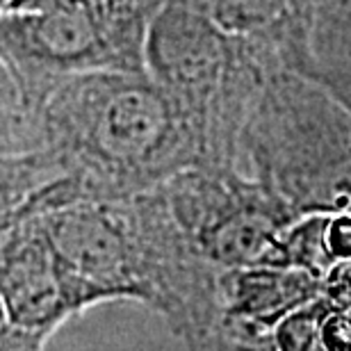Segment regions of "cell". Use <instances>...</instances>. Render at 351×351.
<instances>
[{"instance_id":"obj_16","label":"cell","mask_w":351,"mask_h":351,"mask_svg":"<svg viewBox=\"0 0 351 351\" xmlns=\"http://www.w3.org/2000/svg\"><path fill=\"white\" fill-rule=\"evenodd\" d=\"M0 66H5V64H3V62H0Z\"/></svg>"},{"instance_id":"obj_8","label":"cell","mask_w":351,"mask_h":351,"mask_svg":"<svg viewBox=\"0 0 351 351\" xmlns=\"http://www.w3.org/2000/svg\"><path fill=\"white\" fill-rule=\"evenodd\" d=\"M319 294L297 311L287 313L274 328V347L276 351H324L319 338Z\"/></svg>"},{"instance_id":"obj_15","label":"cell","mask_w":351,"mask_h":351,"mask_svg":"<svg viewBox=\"0 0 351 351\" xmlns=\"http://www.w3.org/2000/svg\"><path fill=\"white\" fill-rule=\"evenodd\" d=\"M7 322V317H5V308H3V304H0V326H3Z\"/></svg>"},{"instance_id":"obj_5","label":"cell","mask_w":351,"mask_h":351,"mask_svg":"<svg viewBox=\"0 0 351 351\" xmlns=\"http://www.w3.org/2000/svg\"><path fill=\"white\" fill-rule=\"evenodd\" d=\"M160 0L123 10H12L0 16V62L41 75L146 73L144 44Z\"/></svg>"},{"instance_id":"obj_6","label":"cell","mask_w":351,"mask_h":351,"mask_svg":"<svg viewBox=\"0 0 351 351\" xmlns=\"http://www.w3.org/2000/svg\"><path fill=\"white\" fill-rule=\"evenodd\" d=\"M322 294V280L297 267L249 265L217 276V319L274 331L287 313Z\"/></svg>"},{"instance_id":"obj_13","label":"cell","mask_w":351,"mask_h":351,"mask_svg":"<svg viewBox=\"0 0 351 351\" xmlns=\"http://www.w3.org/2000/svg\"><path fill=\"white\" fill-rule=\"evenodd\" d=\"M326 235L335 263L351 261V215H331Z\"/></svg>"},{"instance_id":"obj_14","label":"cell","mask_w":351,"mask_h":351,"mask_svg":"<svg viewBox=\"0 0 351 351\" xmlns=\"http://www.w3.org/2000/svg\"><path fill=\"white\" fill-rule=\"evenodd\" d=\"M16 3H19V0H0V16H5V14L10 12Z\"/></svg>"},{"instance_id":"obj_1","label":"cell","mask_w":351,"mask_h":351,"mask_svg":"<svg viewBox=\"0 0 351 351\" xmlns=\"http://www.w3.org/2000/svg\"><path fill=\"white\" fill-rule=\"evenodd\" d=\"M62 135L80 199H130L206 162L194 117L146 73L75 75Z\"/></svg>"},{"instance_id":"obj_10","label":"cell","mask_w":351,"mask_h":351,"mask_svg":"<svg viewBox=\"0 0 351 351\" xmlns=\"http://www.w3.org/2000/svg\"><path fill=\"white\" fill-rule=\"evenodd\" d=\"M142 3L149 0H19L12 10H123Z\"/></svg>"},{"instance_id":"obj_9","label":"cell","mask_w":351,"mask_h":351,"mask_svg":"<svg viewBox=\"0 0 351 351\" xmlns=\"http://www.w3.org/2000/svg\"><path fill=\"white\" fill-rule=\"evenodd\" d=\"M319 338L324 351H351V308L333 304L331 299L319 294Z\"/></svg>"},{"instance_id":"obj_2","label":"cell","mask_w":351,"mask_h":351,"mask_svg":"<svg viewBox=\"0 0 351 351\" xmlns=\"http://www.w3.org/2000/svg\"><path fill=\"white\" fill-rule=\"evenodd\" d=\"M235 169L294 215H351V112L331 91L280 66L244 119Z\"/></svg>"},{"instance_id":"obj_7","label":"cell","mask_w":351,"mask_h":351,"mask_svg":"<svg viewBox=\"0 0 351 351\" xmlns=\"http://www.w3.org/2000/svg\"><path fill=\"white\" fill-rule=\"evenodd\" d=\"M328 219L331 215H301L285 226L278 237L269 265L297 267L319 280L335 265L328 249Z\"/></svg>"},{"instance_id":"obj_11","label":"cell","mask_w":351,"mask_h":351,"mask_svg":"<svg viewBox=\"0 0 351 351\" xmlns=\"http://www.w3.org/2000/svg\"><path fill=\"white\" fill-rule=\"evenodd\" d=\"M51 338L53 333L37 331V328H23L5 322L0 326V351H46Z\"/></svg>"},{"instance_id":"obj_4","label":"cell","mask_w":351,"mask_h":351,"mask_svg":"<svg viewBox=\"0 0 351 351\" xmlns=\"http://www.w3.org/2000/svg\"><path fill=\"white\" fill-rule=\"evenodd\" d=\"M158 187L182 237L215 269L269 265L297 219L269 189L228 167H192Z\"/></svg>"},{"instance_id":"obj_12","label":"cell","mask_w":351,"mask_h":351,"mask_svg":"<svg viewBox=\"0 0 351 351\" xmlns=\"http://www.w3.org/2000/svg\"><path fill=\"white\" fill-rule=\"evenodd\" d=\"M322 294L333 304L351 308V261L335 263L322 278Z\"/></svg>"},{"instance_id":"obj_3","label":"cell","mask_w":351,"mask_h":351,"mask_svg":"<svg viewBox=\"0 0 351 351\" xmlns=\"http://www.w3.org/2000/svg\"><path fill=\"white\" fill-rule=\"evenodd\" d=\"M34 213L60 263L75 315L108 301L151 308L156 256L135 196L80 199Z\"/></svg>"}]
</instances>
